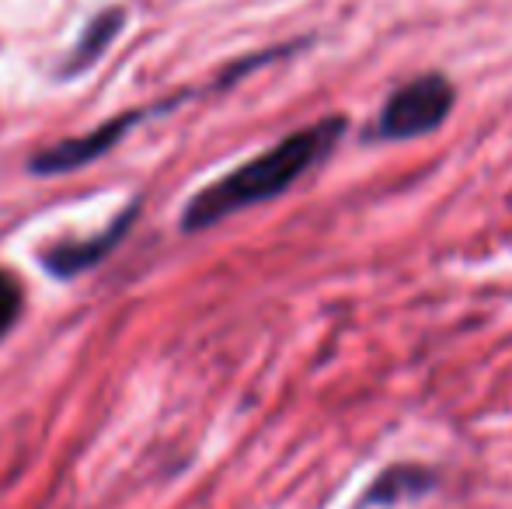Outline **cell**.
Returning a JSON list of instances; mask_svg holds the SVG:
<instances>
[{"mask_svg": "<svg viewBox=\"0 0 512 509\" xmlns=\"http://www.w3.org/2000/svg\"><path fill=\"white\" fill-rule=\"evenodd\" d=\"M342 133H345V119L331 116V119H321V123L283 136V140L272 143L269 150H262L258 157L244 161L241 168L227 171V175L216 178L213 185L199 189L196 196L185 203L182 231L199 234V231H206V227L220 224V220L234 217V213L283 196V192L293 189L314 164H321L324 157L335 150Z\"/></svg>", "mask_w": 512, "mask_h": 509, "instance_id": "cell-1", "label": "cell"}, {"mask_svg": "<svg viewBox=\"0 0 512 509\" xmlns=\"http://www.w3.org/2000/svg\"><path fill=\"white\" fill-rule=\"evenodd\" d=\"M453 84L443 74H425L401 84L384 102L377 119V133L384 140H415L446 123L453 109Z\"/></svg>", "mask_w": 512, "mask_h": 509, "instance_id": "cell-2", "label": "cell"}, {"mask_svg": "<svg viewBox=\"0 0 512 509\" xmlns=\"http://www.w3.org/2000/svg\"><path fill=\"white\" fill-rule=\"evenodd\" d=\"M136 123H140V112L115 116V119L95 126L84 136H70V140H60V143H53V147H42L39 154L32 157L28 168H32L35 175H46V178L49 175H67V171H77V168H88L91 161L105 157Z\"/></svg>", "mask_w": 512, "mask_h": 509, "instance_id": "cell-3", "label": "cell"}, {"mask_svg": "<svg viewBox=\"0 0 512 509\" xmlns=\"http://www.w3.org/2000/svg\"><path fill=\"white\" fill-rule=\"evenodd\" d=\"M122 25H126V11H122V7H108V11L98 14V18L84 28V35L77 39V46L70 49L67 63H63V77L81 74V70H88L91 63H98V56L112 46L115 35L122 32Z\"/></svg>", "mask_w": 512, "mask_h": 509, "instance_id": "cell-4", "label": "cell"}, {"mask_svg": "<svg viewBox=\"0 0 512 509\" xmlns=\"http://www.w3.org/2000/svg\"><path fill=\"white\" fill-rule=\"evenodd\" d=\"M129 217H122L119 224L108 231V238H95V241H63V245L49 248L46 252V269H53L56 276H74V272L91 269L95 262H102L105 252H112V245L122 238V227H126Z\"/></svg>", "mask_w": 512, "mask_h": 509, "instance_id": "cell-5", "label": "cell"}, {"mask_svg": "<svg viewBox=\"0 0 512 509\" xmlns=\"http://www.w3.org/2000/svg\"><path fill=\"white\" fill-rule=\"evenodd\" d=\"M429 489V475L422 468H391L373 482L370 489V503L377 506H391L398 499H408V496H418V492Z\"/></svg>", "mask_w": 512, "mask_h": 509, "instance_id": "cell-6", "label": "cell"}, {"mask_svg": "<svg viewBox=\"0 0 512 509\" xmlns=\"http://www.w3.org/2000/svg\"><path fill=\"white\" fill-rule=\"evenodd\" d=\"M21 314V286L7 272H0V339L14 328Z\"/></svg>", "mask_w": 512, "mask_h": 509, "instance_id": "cell-7", "label": "cell"}]
</instances>
